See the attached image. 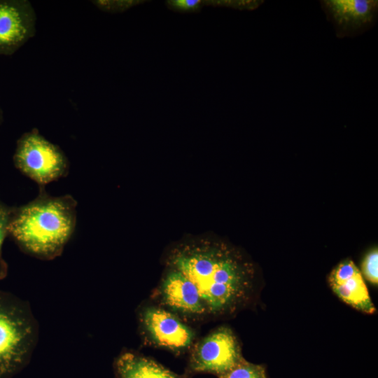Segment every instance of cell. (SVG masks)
Masks as SVG:
<instances>
[{
  "label": "cell",
  "mask_w": 378,
  "mask_h": 378,
  "mask_svg": "<svg viewBox=\"0 0 378 378\" xmlns=\"http://www.w3.org/2000/svg\"><path fill=\"white\" fill-rule=\"evenodd\" d=\"M158 293L162 304L176 315L192 320L208 317L196 286L174 269L167 267Z\"/></svg>",
  "instance_id": "obj_9"
},
{
  "label": "cell",
  "mask_w": 378,
  "mask_h": 378,
  "mask_svg": "<svg viewBox=\"0 0 378 378\" xmlns=\"http://www.w3.org/2000/svg\"><path fill=\"white\" fill-rule=\"evenodd\" d=\"M76 206L71 195L52 196L45 186H39L34 200L13 207L8 236L24 253L41 260L55 259L74 232Z\"/></svg>",
  "instance_id": "obj_2"
},
{
  "label": "cell",
  "mask_w": 378,
  "mask_h": 378,
  "mask_svg": "<svg viewBox=\"0 0 378 378\" xmlns=\"http://www.w3.org/2000/svg\"><path fill=\"white\" fill-rule=\"evenodd\" d=\"M361 274L371 284H378V251L374 248L364 257L361 263Z\"/></svg>",
  "instance_id": "obj_14"
},
{
  "label": "cell",
  "mask_w": 378,
  "mask_h": 378,
  "mask_svg": "<svg viewBox=\"0 0 378 378\" xmlns=\"http://www.w3.org/2000/svg\"><path fill=\"white\" fill-rule=\"evenodd\" d=\"M212 4L216 6H225L239 10H254L258 8L264 1H211Z\"/></svg>",
  "instance_id": "obj_17"
},
{
  "label": "cell",
  "mask_w": 378,
  "mask_h": 378,
  "mask_svg": "<svg viewBox=\"0 0 378 378\" xmlns=\"http://www.w3.org/2000/svg\"><path fill=\"white\" fill-rule=\"evenodd\" d=\"M219 378H267L265 368L244 358Z\"/></svg>",
  "instance_id": "obj_13"
},
{
  "label": "cell",
  "mask_w": 378,
  "mask_h": 378,
  "mask_svg": "<svg viewBox=\"0 0 378 378\" xmlns=\"http://www.w3.org/2000/svg\"><path fill=\"white\" fill-rule=\"evenodd\" d=\"M243 359L240 345L232 330L220 326L193 347L188 367L192 372L211 373L219 377Z\"/></svg>",
  "instance_id": "obj_5"
},
{
  "label": "cell",
  "mask_w": 378,
  "mask_h": 378,
  "mask_svg": "<svg viewBox=\"0 0 378 378\" xmlns=\"http://www.w3.org/2000/svg\"><path fill=\"white\" fill-rule=\"evenodd\" d=\"M38 339L29 304L0 290V378H12L29 363Z\"/></svg>",
  "instance_id": "obj_3"
},
{
  "label": "cell",
  "mask_w": 378,
  "mask_h": 378,
  "mask_svg": "<svg viewBox=\"0 0 378 378\" xmlns=\"http://www.w3.org/2000/svg\"><path fill=\"white\" fill-rule=\"evenodd\" d=\"M166 263L196 286L208 316L234 314L251 302L254 267L223 241L206 238L183 241L172 248Z\"/></svg>",
  "instance_id": "obj_1"
},
{
  "label": "cell",
  "mask_w": 378,
  "mask_h": 378,
  "mask_svg": "<svg viewBox=\"0 0 378 378\" xmlns=\"http://www.w3.org/2000/svg\"><path fill=\"white\" fill-rule=\"evenodd\" d=\"M328 281L335 294L346 304L365 314L375 312L363 275L351 260L340 262L330 272Z\"/></svg>",
  "instance_id": "obj_10"
},
{
  "label": "cell",
  "mask_w": 378,
  "mask_h": 378,
  "mask_svg": "<svg viewBox=\"0 0 378 378\" xmlns=\"http://www.w3.org/2000/svg\"><path fill=\"white\" fill-rule=\"evenodd\" d=\"M204 4L200 0H171L166 2L169 9L183 13L199 12Z\"/></svg>",
  "instance_id": "obj_15"
},
{
  "label": "cell",
  "mask_w": 378,
  "mask_h": 378,
  "mask_svg": "<svg viewBox=\"0 0 378 378\" xmlns=\"http://www.w3.org/2000/svg\"><path fill=\"white\" fill-rule=\"evenodd\" d=\"M141 329L146 338L155 346L173 352L188 350L195 338L192 328L178 316L162 307L146 306L139 313Z\"/></svg>",
  "instance_id": "obj_6"
},
{
  "label": "cell",
  "mask_w": 378,
  "mask_h": 378,
  "mask_svg": "<svg viewBox=\"0 0 378 378\" xmlns=\"http://www.w3.org/2000/svg\"><path fill=\"white\" fill-rule=\"evenodd\" d=\"M13 206H10L0 200V281L8 274V265L2 255V247L8 236V226Z\"/></svg>",
  "instance_id": "obj_12"
},
{
  "label": "cell",
  "mask_w": 378,
  "mask_h": 378,
  "mask_svg": "<svg viewBox=\"0 0 378 378\" xmlns=\"http://www.w3.org/2000/svg\"><path fill=\"white\" fill-rule=\"evenodd\" d=\"M320 5L339 38L358 36L377 20V0H321Z\"/></svg>",
  "instance_id": "obj_7"
},
{
  "label": "cell",
  "mask_w": 378,
  "mask_h": 378,
  "mask_svg": "<svg viewBox=\"0 0 378 378\" xmlns=\"http://www.w3.org/2000/svg\"><path fill=\"white\" fill-rule=\"evenodd\" d=\"M36 15L27 0L0 1V55H11L36 32Z\"/></svg>",
  "instance_id": "obj_8"
},
{
  "label": "cell",
  "mask_w": 378,
  "mask_h": 378,
  "mask_svg": "<svg viewBox=\"0 0 378 378\" xmlns=\"http://www.w3.org/2000/svg\"><path fill=\"white\" fill-rule=\"evenodd\" d=\"M117 378H185L136 352L121 353L115 360Z\"/></svg>",
  "instance_id": "obj_11"
},
{
  "label": "cell",
  "mask_w": 378,
  "mask_h": 378,
  "mask_svg": "<svg viewBox=\"0 0 378 378\" xmlns=\"http://www.w3.org/2000/svg\"><path fill=\"white\" fill-rule=\"evenodd\" d=\"M138 1H93L99 9L108 12H122L138 4Z\"/></svg>",
  "instance_id": "obj_16"
},
{
  "label": "cell",
  "mask_w": 378,
  "mask_h": 378,
  "mask_svg": "<svg viewBox=\"0 0 378 378\" xmlns=\"http://www.w3.org/2000/svg\"><path fill=\"white\" fill-rule=\"evenodd\" d=\"M15 167L38 186L67 175L68 159L63 151L43 136L37 129L18 139L13 156Z\"/></svg>",
  "instance_id": "obj_4"
}]
</instances>
